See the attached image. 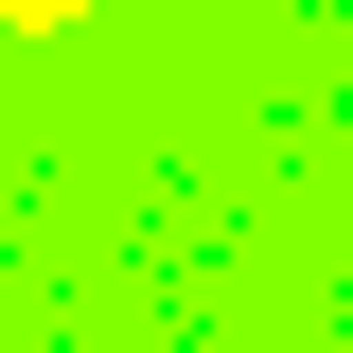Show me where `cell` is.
Returning a JSON list of instances; mask_svg holds the SVG:
<instances>
[{"instance_id": "1", "label": "cell", "mask_w": 353, "mask_h": 353, "mask_svg": "<svg viewBox=\"0 0 353 353\" xmlns=\"http://www.w3.org/2000/svg\"><path fill=\"white\" fill-rule=\"evenodd\" d=\"M0 18H53V0H0Z\"/></svg>"}]
</instances>
